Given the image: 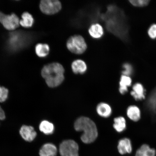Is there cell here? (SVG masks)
Instances as JSON below:
<instances>
[{
    "label": "cell",
    "mask_w": 156,
    "mask_h": 156,
    "mask_svg": "<svg viewBox=\"0 0 156 156\" xmlns=\"http://www.w3.org/2000/svg\"><path fill=\"white\" fill-rule=\"evenodd\" d=\"M64 69L61 64L52 63L44 66L41 71V75L46 83L50 87L58 86L64 79Z\"/></svg>",
    "instance_id": "1"
},
{
    "label": "cell",
    "mask_w": 156,
    "mask_h": 156,
    "mask_svg": "<svg viewBox=\"0 0 156 156\" xmlns=\"http://www.w3.org/2000/svg\"><path fill=\"white\" fill-rule=\"evenodd\" d=\"M74 128L77 131L83 132L81 140L85 144L92 143L98 135L96 125L87 117H81L78 118L74 124Z\"/></svg>",
    "instance_id": "2"
},
{
    "label": "cell",
    "mask_w": 156,
    "mask_h": 156,
    "mask_svg": "<svg viewBox=\"0 0 156 156\" xmlns=\"http://www.w3.org/2000/svg\"><path fill=\"white\" fill-rule=\"evenodd\" d=\"M68 50L72 53L81 54L86 50L87 46L84 39L80 35H75L70 37L67 42Z\"/></svg>",
    "instance_id": "3"
},
{
    "label": "cell",
    "mask_w": 156,
    "mask_h": 156,
    "mask_svg": "<svg viewBox=\"0 0 156 156\" xmlns=\"http://www.w3.org/2000/svg\"><path fill=\"white\" fill-rule=\"evenodd\" d=\"M29 42V37L27 34L21 32H17L11 33L8 43L9 48L15 51L24 47Z\"/></svg>",
    "instance_id": "4"
},
{
    "label": "cell",
    "mask_w": 156,
    "mask_h": 156,
    "mask_svg": "<svg viewBox=\"0 0 156 156\" xmlns=\"http://www.w3.org/2000/svg\"><path fill=\"white\" fill-rule=\"evenodd\" d=\"M79 147L73 140H66L59 146V153L61 156H79Z\"/></svg>",
    "instance_id": "5"
},
{
    "label": "cell",
    "mask_w": 156,
    "mask_h": 156,
    "mask_svg": "<svg viewBox=\"0 0 156 156\" xmlns=\"http://www.w3.org/2000/svg\"><path fill=\"white\" fill-rule=\"evenodd\" d=\"M40 7L44 14L52 15L56 14L61 9L62 4L58 0H43L41 1Z\"/></svg>",
    "instance_id": "6"
},
{
    "label": "cell",
    "mask_w": 156,
    "mask_h": 156,
    "mask_svg": "<svg viewBox=\"0 0 156 156\" xmlns=\"http://www.w3.org/2000/svg\"><path fill=\"white\" fill-rule=\"evenodd\" d=\"M0 22L5 29L12 30L18 27L20 24L19 18L15 13L7 15L0 12Z\"/></svg>",
    "instance_id": "7"
},
{
    "label": "cell",
    "mask_w": 156,
    "mask_h": 156,
    "mask_svg": "<svg viewBox=\"0 0 156 156\" xmlns=\"http://www.w3.org/2000/svg\"><path fill=\"white\" fill-rule=\"evenodd\" d=\"M20 133L23 139L29 142L34 141L37 135L33 127L25 125L21 127Z\"/></svg>",
    "instance_id": "8"
},
{
    "label": "cell",
    "mask_w": 156,
    "mask_h": 156,
    "mask_svg": "<svg viewBox=\"0 0 156 156\" xmlns=\"http://www.w3.org/2000/svg\"><path fill=\"white\" fill-rule=\"evenodd\" d=\"M130 94L136 101H142L145 98L146 90L141 83H136L133 86Z\"/></svg>",
    "instance_id": "9"
},
{
    "label": "cell",
    "mask_w": 156,
    "mask_h": 156,
    "mask_svg": "<svg viewBox=\"0 0 156 156\" xmlns=\"http://www.w3.org/2000/svg\"><path fill=\"white\" fill-rule=\"evenodd\" d=\"M118 149L119 153L122 155L131 153L132 147L130 140L127 138H124L120 140L118 142Z\"/></svg>",
    "instance_id": "10"
},
{
    "label": "cell",
    "mask_w": 156,
    "mask_h": 156,
    "mask_svg": "<svg viewBox=\"0 0 156 156\" xmlns=\"http://www.w3.org/2000/svg\"><path fill=\"white\" fill-rule=\"evenodd\" d=\"M127 116L132 121L137 122L141 118V114L140 109L136 105H130L127 108Z\"/></svg>",
    "instance_id": "11"
},
{
    "label": "cell",
    "mask_w": 156,
    "mask_h": 156,
    "mask_svg": "<svg viewBox=\"0 0 156 156\" xmlns=\"http://www.w3.org/2000/svg\"><path fill=\"white\" fill-rule=\"evenodd\" d=\"M57 149L56 146L51 143L44 144L39 151L40 156H56L57 154Z\"/></svg>",
    "instance_id": "12"
},
{
    "label": "cell",
    "mask_w": 156,
    "mask_h": 156,
    "mask_svg": "<svg viewBox=\"0 0 156 156\" xmlns=\"http://www.w3.org/2000/svg\"><path fill=\"white\" fill-rule=\"evenodd\" d=\"M131 78L129 76L122 75L121 77L119 82V91L121 94L124 95L127 93L128 87L131 86L132 84Z\"/></svg>",
    "instance_id": "13"
},
{
    "label": "cell",
    "mask_w": 156,
    "mask_h": 156,
    "mask_svg": "<svg viewBox=\"0 0 156 156\" xmlns=\"http://www.w3.org/2000/svg\"><path fill=\"white\" fill-rule=\"evenodd\" d=\"M97 112L99 116L107 118L111 116L112 110L108 104L105 103H99L97 107Z\"/></svg>",
    "instance_id": "14"
},
{
    "label": "cell",
    "mask_w": 156,
    "mask_h": 156,
    "mask_svg": "<svg viewBox=\"0 0 156 156\" xmlns=\"http://www.w3.org/2000/svg\"><path fill=\"white\" fill-rule=\"evenodd\" d=\"M72 70L75 74H83L86 71L87 66L83 60L78 59L73 62L71 66Z\"/></svg>",
    "instance_id": "15"
},
{
    "label": "cell",
    "mask_w": 156,
    "mask_h": 156,
    "mask_svg": "<svg viewBox=\"0 0 156 156\" xmlns=\"http://www.w3.org/2000/svg\"><path fill=\"white\" fill-rule=\"evenodd\" d=\"M155 150L147 144H144L136 151L135 156H155Z\"/></svg>",
    "instance_id": "16"
},
{
    "label": "cell",
    "mask_w": 156,
    "mask_h": 156,
    "mask_svg": "<svg viewBox=\"0 0 156 156\" xmlns=\"http://www.w3.org/2000/svg\"><path fill=\"white\" fill-rule=\"evenodd\" d=\"M113 127L117 132L121 133L124 131L126 128V123L125 118L122 116L115 118Z\"/></svg>",
    "instance_id": "17"
},
{
    "label": "cell",
    "mask_w": 156,
    "mask_h": 156,
    "mask_svg": "<svg viewBox=\"0 0 156 156\" xmlns=\"http://www.w3.org/2000/svg\"><path fill=\"white\" fill-rule=\"evenodd\" d=\"M21 18L20 20V24L24 28H30L34 24V20L32 16L27 12L23 13Z\"/></svg>",
    "instance_id": "18"
},
{
    "label": "cell",
    "mask_w": 156,
    "mask_h": 156,
    "mask_svg": "<svg viewBox=\"0 0 156 156\" xmlns=\"http://www.w3.org/2000/svg\"><path fill=\"white\" fill-rule=\"evenodd\" d=\"M89 32L92 37L99 38L103 34V30L102 26L99 24H95L91 25L89 30Z\"/></svg>",
    "instance_id": "19"
},
{
    "label": "cell",
    "mask_w": 156,
    "mask_h": 156,
    "mask_svg": "<svg viewBox=\"0 0 156 156\" xmlns=\"http://www.w3.org/2000/svg\"><path fill=\"white\" fill-rule=\"evenodd\" d=\"M40 131L46 135H49L53 133L54 126L52 123L47 120L43 121L39 126Z\"/></svg>",
    "instance_id": "20"
},
{
    "label": "cell",
    "mask_w": 156,
    "mask_h": 156,
    "mask_svg": "<svg viewBox=\"0 0 156 156\" xmlns=\"http://www.w3.org/2000/svg\"><path fill=\"white\" fill-rule=\"evenodd\" d=\"M35 51L39 57H46L49 53V46L47 44H38L35 47Z\"/></svg>",
    "instance_id": "21"
},
{
    "label": "cell",
    "mask_w": 156,
    "mask_h": 156,
    "mask_svg": "<svg viewBox=\"0 0 156 156\" xmlns=\"http://www.w3.org/2000/svg\"><path fill=\"white\" fill-rule=\"evenodd\" d=\"M9 90L5 87L0 86V102H5L8 97Z\"/></svg>",
    "instance_id": "22"
},
{
    "label": "cell",
    "mask_w": 156,
    "mask_h": 156,
    "mask_svg": "<svg viewBox=\"0 0 156 156\" xmlns=\"http://www.w3.org/2000/svg\"><path fill=\"white\" fill-rule=\"evenodd\" d=\"M148 104L150 108L156 111V90L154 91L150 97Z\"/></svg>",
    "instance_id": "23"
},
{
    "label": "cell",
    "mask_w": 156,
    "mask_h": 156,
    "mask_svg": "<svg viewBox=\"0 0 156 156\" xmlns=\"http://www.w3.org/2000/svg\"><path fill=\"white\" fill-rule=\"evenodd\" d=\"M149 1L147 0H130L129 2L132 5L136 7H142L147 5Z\"/></svg>",
    "instance_id": "24"
},
{
    "label": "cell",
    "mask_w": 156,
    "mask_h": 156,
    "mask_svg": "<svg viewBox=\"0 0 156 156\" xmlns=\"http://www.w3.org/2000/svg\"><path fill=\"white\" fill-rule=\"evenodd\" d=\"M125 70L122 72L123 75L129 76L131 75L132 73L133 69L131 65L129 64H125L123 66Z\"/></svg>",
    "instance_id": "25"
},
{
    "label": "cell",
    "mask_w": 156,
    "mask_h": 156,
    "mask_svg": "<svg viewBox=\"0 0 156 156\" xmlns=\"http://www.w3.org/2000/svg\"><path fill=\"white\" fill-rule=\"evenodd\" d=\"M148 34L151 38H156V24L151 25L148 31Z\"/></svg>",
    "instance_id": "26"
},
{
    "label": "cell",
    "mask_w": 156,
    "mask_h": 156,
    "mask_svg": "<svg viewBox=\"0 0 156 156\" xmlns=\"http://www.w3.org/2000/svg\"><path fill=\"white\" fill-rule=\"evenodd\" d=\"M5 114L3 109L0 106V120H3L5 119Z\"/></svg>",
    "instance_id": "27"
}]
</instances>
